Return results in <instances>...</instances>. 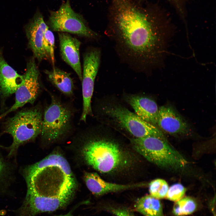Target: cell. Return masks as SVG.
<instances>
[{
    "instance_id": "obj_1",
    "label": "cell",
    "mask_w": 216,
    "mask_h": 216,
    "mask_svg": "<svg viewBox=\"0 0 216 216\" xmlns=\"http://www.w3.org/2000/svg\"><path fill=\"white\" fill-rule=\"evenodd\" d=\"M141 0H111L110 27L129 60L144 68H156L164 63L173 31L158 23Z\"/></svg>"
},
{
    "instance_id": "obj_2",
    "label": "cell",
    "mask_w": 216,
    "mask_h": 216,
    "mask_svg": "<svg viewBox=\"0 0 216 216\" xmlns=\"http://www.w3.org/2000/svg\"><path fill=\"white\" fill-rule=\"evenodd\" d=\"M20 172L27 186L26 196L20 207L24 216H36L62 209L74 194L75 178L68 162L60 154H52L24 166Z\"/></svg>"
},
{
    "instance_id": "obj_3",
    "label": "cell",
    "mask_w": 216,
    "mask_h": 216,
    "mask_svg": "<svg viewBox=\"0 0 216 216\" xmlns=\"http://www.w3.org/2000/svg\"><path fill=\"white\" fill-rule=\"evenodd\" d=\"M43 113L41 106H36L18 111L4 122L3 132L10 134L13 139L9 146H1L7 152L8 157L16 159L20 146L32 142L40 134Z\"/></svg>"
},
{
    "instance_id": "obj_4",
    "label": "cell",
    "mask_w": 216,
    "mask_h": 216,
    "mask_svg": "<svg viewBox=\"0 0 216 216\" xmlns=\"http://www.w3.org/2000/svg\"><path fill=\"white\" fill-rule=\"evenodd\" d=\"M82 154L86 163L103 173L113 172L127 163V156L115 142L103 139H93L85 145Z\"/></svg>"
},
{
    "instance_id": "obj_5",
    "label": "cell",
    "mask_w": 216,
    "mask_h": 216,
    "mask_svg": "<svg viewBox=\"0 0 216 216\" xmlns=\"http://www.w3.org/2000/svg\"><path fill=\"white\" fill-rule=\"evenodd\" d=\"M135 150L150 162L161 167L178 170L184 167L187 162L170 146L166 139L154 136L132 139Z\"/></svg>"
},
{
    "instance_id": "obj_6",
    "label": "cell",
    "mask_w": 216,
    "mask_h": 216,
    "mask_svg": "<svg viewBox=\"0 0 216 216\" xmlns=\"http://www.w3.org/2000/svg\"><path fill=\"white\" fill-rule=\"evenodd\" d=\"M50 104L43 113L40 134L44 140L53 142L60 138L74 127V111L67 104L51 95Z\"/></svg>"
},
{
    "instance_id": "obj_7",
    "label": "cell",
    "mask_w": 216,
    "mask_h": 216,
    "mask_svg": "<svg viewBox=\"0 0 216 216\" xmlns=\"http://www.w3.org/2000/svg\"><path fill=\"white\" fill-rule=\"evenodd\" d=\"M47 25L52 30L58 32L71 33L90 39L98 37L82 16L72 9L69 0L63 3L57 10L50 11Z\"/></svg>"
},
{
    "instance_id": "obj_8",
    "label": "cell",
    "mask_w": 216,
    "mask_h": 216,
    "mask_svg": "<svg viewBox=\"0 0 216 216\" xmlns=\"http://www.w3.org/2000/svg\"><path fill=\"white\" fill-rule=\"evenodd\" d=\"M104 112L118 126L135 138L154 136L166 139L157 127L140 118L126 108L118 105H106Z\"/></svg>"
},
{
    "instance_id": "obj_9",
    "label": "cell",
    "mask_w": 216,
    "mask_h": 216,
    "mask_svg": "<svg viewBox=\"0 0 216 216\" xmlns=\"http://www.w3.org/2000/svg\"><path fill=\"white\" fill-rule=\"evenodd\" d=\"M101 52L98 48H91L84 53L82 76L83 109L80 120L85 122L88 115H92L91 99L95 80L101 61Z\"/></svg>"
},
{
    "instance_id": "obj_10",
    "label": "cell",
    "mask_w": 216,
    "mask_h": 216,
    "mask_svg": "<svg viewBox=\"0 0 216 216\" xmlns=\"http://www.w3.org/2000/svg\"><path fill=\"white\" fill-rule=\"evenodd\" d=\"M39 74L35 58L33 57L27 63L26 71L23 75V83L18 88L14 93V103L7 111L0 114V120L27 104L34 103L40 90Z\"/></svg>"
},
{
    "instance_id": "obj_11",
    "label": "cell",
    "mask_w": 216,
    "mask_h": 216,
    "mask_svg": "<svg viewBox=\"0 0 216 216\" xmlns=\"http://www.w3.org/2000/svg\"><path fill=\"white\" fill-rule=\"evenodd\" d=\"M157 125L163 131L172 136H185L191 132L190 127L186 120L170 105L159 108Z\"/></svg>"
},
{
    "instance_id": "obj_12",
    "label": "cell",
    "mask_w": 216,
    "mask_h": 216,
    "mask_svg": "<svg viewBox=\"0 0 216 216\" xmlns=\"http://www.w3.org/2000/svg\"><path fill=\"white\" fill-rule=\"evenodd\" d=\"M48 27L39 10L36 11L26 26L28 46L33 53L34 57L39 62L48 59L43 46L44 34Z\"/></svg>"
},
{
    "instance_id": "obj_13",
    "label": "cell",
    "mask_w": 216,
    "mask_h": 216,
    "mask_svg": "<svg viewBox=\"0 0 216 216\" xmlns=\"http://www.w3.org/2000/svg\"><path fill=\"white\" fill-rule=\"evenodd\" d=\"M58 35L62 59L73 69L81 81L82 69L80 57V41L68 33L59 32Z\"/></svg>"
},
{
    "instance_id": "obj_14",
    "label": "cell",
    "mask_w": 216,
    "mask_h": 216,
    "mask_svg": "<svg viewBox=\"0 0 216 216\" xmlns=\"http://www.w3.org/2000/svg\"><path fill=\"white\" fill-rule=\"evenodd\" d=\"M23 81V76L8 64L0 49V98L2 107L5 100L15 93Z\"/></svg>"
},
{
    "instance_id": "obj_15",
    "label": "cell",
    "mask_w": 216,
    "mask_h": 216,
    "mask_svg": "<svg viewBox=\"0 0 216 216\" xmlns=\"http://www.w3.org/2000/svg\"><path fill=\"white\" fill-rule=\"evenodd\" d=\"M125 99L140 118L155 126L157 125L159 108L154 100L147 97L133 95L126 96Z\"/></svg>"
},
{
    "instance_id": "obj_16",
    "label": "cell",
    "mask_w": 216,
    "mask_h": 216,
    "mask_svg": "<svg viewBox=\"0 0 216 216\" xmlns=\"http://www.w3.org/2000/svg\"><path fill=\"white\" fill-rule=\"evenodd\" d=\"M84 180L88 189L94 195L100 196L112 192L141 187L143 183L131 184H120L106 182L96 172H86Z\"/></svg>"
},
{
    "instance_id": "obj_17",
    "label": "cell",
    "mask_w": 216,
    "mask_h": 216,
    "mask_svg": "<svg viewBox=\"0 0 216 216\" xmlns=\"http://www.w3.org/2000/svg\"><path fill=\"white\" fill-rule=\"evenodd\" d=\"M16 159L4 155L0 151V196L10 190L16 178Z\"/></svg>"
},
{
    "instance_id": "obj_18",
    "label": "cell",
    "mask_w": 216,
    "mask_h": 216,
    "mask_svg": "<svg viewBox=\"0 0 216 216\" xmlns=\"http://www.w3.org/2000/svg\"><path fill=\"white\" fill-rule=\"evenodd\" d=\"M44 72L48 80L60 92L67 96L72 95L74 86L69 73L55 67Z\"/></svg>"
},
{
    "instance_id": "obj_19",
    "label": "cell",
    "mask_w": 216,
    "mask_h": 216,
    "mask_svg": "<svg viewBox=\"0 0 216 216\" xmlns=\"http://www.w3.org/2000/svg\"><path fill=\"white\" fill-rule=\"evenodd\" d=\"M134 210L144 216H165L159 199L150 195L138 199L134 206Z\"/></svg>"
},
{
    "instance_id": "obj_20",
    "label": "cell",
    "mask_w": 216,
    "mask_h": 216,
    "mask_svg": "<svg viewBox=\"0 0 216 216\" xmlns=\"http://www.w3.org/2000/svg\"><path fill=\"white\" fill-rule=\"evenodd\" d=\"M197 207V203L194 199L189 197H183L175 202L172 213L176 216L187 215L195 211Z\"/></svg>"
},
{
    "instance_id": "obj_21",
    "label": "cell",
    "mask_w": 216,
    "mask_h": 216,
    "mask_svg": "<svg viewBox=\"0 0 216 216\" xmlns=\"http://www.w3.org/2000/svg\"><path fill=\"white\" fill-rule=\"evenodd\" d=\"M55 42L54 35L48 26L44 32L43 46L47 58L50 61L53 68L55 67Z\"/></svg>"
},
{
    "instance_id": "obj_22",
    "label": "cell",
    "mask_w": 216,
    "mask_h": 216,
    "mask_svg": "<svg viewBox=\"0 0 216 216\" xmlns=\"http://www.w3.org/2000/svg\"><path fill=\"white\" fill-rule=\"evenodd\" d=\"M169 188L167 182L162 179L154 180L149 184L150 195L158 199L165 198Z\"/></svg>"
},
{
    "instance_id": "obj_23",
    "label": "cell",
    "mask_w": 216,
    "mask_h": 216,
    "mask_svg": "<svg viewBox=\"0 0 216 216\" xmlns=\"http://www.w3.org/2000/svg\"><path fill=\"white\" fill-rule=\"evenodd\" d=\"M186 189L182 184L177 183L169 188L165 198L172 201L176 202L183 197Z\"/></svg>"
},
{
    "instance_id": "obj_24",
    "label": "cell",
    "mask_w": 216,
    "mask_h": 216,
    "mask_svg": "<svg viewBox=\"0 0 216 216\" xmlns=\"http://www.w3.org/2000/svg\"><path fill=\"white\" fill-rule=\"evenodd\" d=\"M103 208L115 216H135L131 211L125 207L108 206Z\"/></svg>"
},
{
    "instance_id": "obj_25",
    "label": "cell",
    "mask_w": 216,
    "mask_h": 216,
    "mask_svg": "<svg viewBox=\"0 0 216 216\" xmlns=\"http://www.w3.org/2000/svg\"><path fill=\"white\" fill-rule=\"evenodd\" d=\"M72 216L71 214V213L70 212H69L66 214H64L63 215H61L58 216Z\"/></svg>"
}]
</instances>
